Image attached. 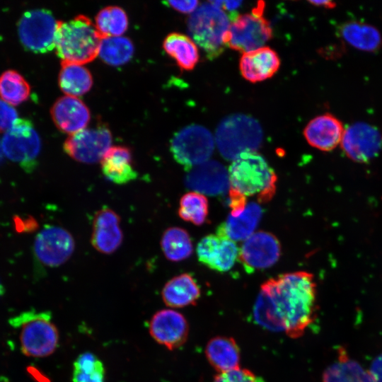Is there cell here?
<instances>
[{
  "mask_svg": "<svg viewBox=\"0 0 382 382\" xmlns=\"http://www.w3.org/2000/svg\"><path fill=\"white\" fill-rule=\"evenodd\" d=\"M323 382H374L370 372L340 350L336 362L326 369Z\"/></svg>",
  "mask_w": 382,
  "mask_h": 382,
  "instance_id": "28",
  "label": "cell"
},
{
  "mask_svg": "<svg viewBox=\"0 0 382 382\" xmlns=\"http://www.w3.org/2000/svg\"><path fill=\"white\" fill-rule=\"evenodd\" d=\"M92 85L91 74L83 65L62 62L59 86L66 96L78 97L83 95Z\"/></svg>",
  "mask_w": 382,
  "mask_h": 382,
  "instance_id": "29",
  "label": "cell"
},
{
  "mask_svg": "<svg viewBox=\"0 0 382 382\" xmlns=\"http://www.w3.org/2000/svg\"><path fill=\"white\" fill-rule=\"evenodd\" d=\"M174 10L183 13L192 14L199 6V1H168L166 2Z\"/></svg>",
  "mask_w": 382,
  "mask_h": 382,
  "instance_id": "39",
  "label": "cell"
},
{
  "mask_svg": "<svg viewBox=\"0 0 382 382\" xmlns=\"http://www.w3.org/2000/svg\"><path fill=\"white\" fill-rule=\"evenodd\" d=\"M120 219L112 209L103 207L96 212L93 219L91 243L103 254L114 253L123 239L120 227Z\"/></svg>",
  "mask_w": 382,
  "mask_h": 382,
  "instance_id": "20",
  "label": "cell"
},
{
  "mask_svg": "<svg viewBox=\"0 0 382 382\" xmlns=\"http://www.w3.org/2000/svg\"><path fill=\"white\" fill-rule=\"evenodd\" d=\"M208 206V200L204 195L196 192H187L180 200L178 215L184 221L200 226L207 219Z\"/></svg>",
  "mask_w": 382,
  "mask_h": 382,
  "instance_id": "34",
  "label": "cell"
},
{
  "mask_svg": "<svg viewBox=\"0 0 382 382\" xmlns=\"http://www.w3.org/2000/svg\"><path fill=\"white\" fill-rule=\"evenodd\" d=\"M340 146L350 159L366 163L376 157L381 149L382 134L374 125L364 122H354L345 128Z\"/></svg>",
  "mask_w": 382,
  "mask_h": 382,
  "instance_id": "12",
  "label": "cell"
},
{
  "mask_svg": "<svg viewBox=\"0 0 382 382\" xmlns=\"http://www.w3.org/2000/svg\"><path fill=\"white\" fill-rule=\"evenodd\" d=\"M345 128L335 115L325 113L313 118L303 129V136L313 147L330 151L340 145Z\"/></svg>",
  "mask_w": 382,
  "mask_h": 382,
  "instance_id": "18",
  "label": "cell"
},
{
  "mask_svg": "<svg viewBox=\"0 0 382 382\" xmlns=\"http://www.w3.org/2000/svg\"><path fill=\"white\" fill-rule=\"evenodd\" d=\"M164 303L173 308L195 305L200 296V289L195 279L188 273L170 279L161 292Z\"/></svg>",
  "mask_w": 382,
  "mask_h": 382,
  "instance_id": "23",
  "label": "cell"
},
{
  "mask_svg": "<svg viewBox=\"0 0 382 382\" xmlns=\"http://www.w3.org/2000/svg\"><path fill=\"white\" fill-rule=\"evenodd\" d=\"M134 51L132 42L122 36L103 38L99 49V56L106 64L120 66L128 62Z\"/></svg>",
  "mask_w": 382,
  "mask_h": 382,
  "instance_id": "32",
  "label": "cell"
},
{
  "mask_svg": "<svg viewBox=\"0 0 382 382\" xmlns=\"http://www.w3.org/2000/svg\"><path fill=\"white\" fill-rule=\"evenodd\" d=\"M30 88L25 79L17 71L8 70L0 76V97L11 105H17L26 100Z\"/></svg>",
  "mask_w": 382,
  "mask_h": 382,
  "instance_id": "33",
  "label": "cell"
},
{
  "mask_svg": "<svg viewBox=\"0 0 382 382\" xmlns=\"http://www.w3.org/2000/svg\"><path fill=\"white\" fill-rule=\"evenodd\" d=\"M75 242L66 229L55 226L45 227L36 236L34 252L38 260L49 267L67 261L74 253Z\"/></svg>",
  "mask_w": 382,
  "mask_h": 382,
  "instance_id": "13",
  "label": "cell"
},
{
  "mask_svg": "<svg viewBox=\"0 0 382 382\" xmlns=\"http://www.w3.org/2000/svg\"><path fill=\"white\" fill-rule=\"evenodd\" d=\"M309 3L316 6H320L325 8H333L336 6V4L332 1H310Z\"/></svg>",
  "mask_w": 382,
  "mask_h": 382,
  "instance_id": "41",
  "label": "cell"
},
{
  "mask_svg": "<svg viewBox=\"0 0 382 382\" xmlns=\"http://www.w3.org/2000/svg\"><path fill=\"white\" fill-rule=\"evenodd\" d=\"M1 146L8 159L25 168H31L40 154L41 140L29 120L18 119L4 133Z\"/></svg>",
  "mask_w": 382,
  "mask_h": 382,
  "instance_id": "10",
  "label": "cell"
},
{
  "mask_svg": "<svg viewBox=\"0 0 382 382\" xmlns=\"http://www.w3.org/2000/svg\"><path fill=\"white\" fill-rule=\"evenodd\" d=\"M102 39L91 20L79 15L59 21L54 48L62 62L83 65L98 55Z\"/></svg>",
  "mask_w": 382,
  "mask_h": 382,
  "instance_id": "2",
  "label": "cell"
},
{
  "mask_svg": "<svg viewBox=\"0 0 382 382\" xmlns=\"http://www.w3.org/2000/svg\"><path fill=\"white\" fill-rule=\"evenodd\" d=\"M205 353L209 362L219 373L239 367L240 349L231 337L217 336L211 339Z\"/></svg>",
  "mask_w": 382,
  "mask_h": 382,
  "instance_id": "25",
  "label": "cell"
},
{
  "mask_svg": "<svg viewBox=\"0 0 382 382\" xmlns=\"http://www.w3.org/2000/svg\"><path fill=\"white\" fill-rule=\"evenodd\" d=\"M96 28L102 38L121 36L128 28V17L122 8L109 6L96 16Z\"/></svg>",
  "mask_w": 382,
  "mask_h": 382,
  "instance_id": "31",
  "label": "cell"
},
{
  "mask_svg": "<svg viewBox=\"0 0 382 382\" xmlns=\"http://www.w3.org/2000/svg\"><path fill=\"white\" fill-rule=\"evenodd\" d=\"M47 311H25L11 318L10 324L19 329L22 352L32 357L52 354L58 346L59 333Z\"/></svg>",
  "mask_w": 382,
  "mask_h": 382,
  "instance_id": "6",
  "label": "cell"
},
{
  "mask_svg": "<svg viewBox=\"0 0 382 382\" xmlns=\"http://www.w3.org/2000/svg\"><path fill=\"white\" fill-rule=\"evenodd\" d=\"M4 288L3 286L0 282V296L3 294Z\"/></svg>",
  "mask_w": 382,
  "mask_h": 382,
  "instance_id": "43",
  "label": "cell"
},
{
  "mask_svg": "<svg viewBox=\"0 0 382 382\" xmlns=\"http://www.w3.org/2000/svg\"><path fill=\"white\" fill-rule=\"evenodd\" d=\"M262 215V208L255 202L248 203L238 216L229 215L220 226L228 238L233 241L246 240L256 228Z\"/></svg>",
  "mask_w": 382,
  "mask_h": 382,
  "instance_id": "27",
  "label": "cell"
},
{
  "mask_svg": "<svg viewBox=\"0 0 382 382\" xmlns=\"http://www.w3.org/2000/svg\"><path fill=\"white\" fill-rule=\"evenodd\" d=\"M270 294L275 313L288 336L298 338L316 316V285L312 274L299 271L271 278L262 284Z\"/></svg>",
  "mask_w": 382,
  "mask_h": 382,
  "instance_id": "1",
  "label": "cell"
},
{
  "mask_svg": "<svg viewBox=\"0 0 382 382\" xmlns=\"http://www.w3.org/2000/svg\"><path fill=\"white\" fill-rule=\"evenodd\" d=\"M239 250L235 241L227 237L219 226L216 234L201 239L197 247L199 261L219 272L230 270L238 258Z\"/></svg>",
  "mask_w": 382,
  "mask_h": 382,
  "instance_id": "15",
  "label": "cell"
},
{
  "mask_svg": "<svg viewBox=\"0 0 382 382\" xmlns=\"http://www.w3.org/2000/svg\"><path fill=\"white\" fill-rule=\"evenodd\" d=\"M112 134L105 125L85 128L69 135L64 144V151L71 158L83 163L100 161L110 148Z\"/></svg>",
  "mask_w": 382,
  "mask_h": 382,
  "instance_id": "11",
  "label": "cell"
},
{
  "mask_svg": "<svg viewBox=\"0 0 382 382\" xmlns=\"http://www.w3.org/2000/svg\"><path fill=\"white\" fill-rule=\"evenodd\" d=\"M340 34L343 40L360 51L374 52L382 45L379 30L374 25L357 21H351L342 25Z\"/></svg>",
  "mask_w": 382,
  "mask_h": 382,
  "instance_id": "24",
  "label": "cell"
},
{
  "mask_svg": "<svg viewBox=\"0 0 382 382\" xmlns=\"http://www.w3.org/2000/svg\"><path fill=\"white\" fill-rule=\"evenodd\" d=\"M231 215H240L246 207V197L241 193L229 188Z\"/></svg>",
  "mask_w": 382,
  "mask_h": 382,
  "instance_id": "38",
  "label": "cell"
},
{
  "mask_svg": "<svg viewBox=\"0 0 382 382\" xmlns=\"http://www.w3.org/2000/svg\"><path fill=\"white\" fill-rule=\"evenodd\" d=\"M214 382H262L252 371L240 367L224 373H219Z\"/></svg>",
  "mask_w": 382,
  "mask_h": 382,
  "instance_id": "36",
  "label": "cell"
},
{
  "mask_svg": "<svg viewBox=\"0 0 382 382\" xmlns=\"http://www.w3.org/2000/svg\"><path fill=\"white\" fill-rule=\"evenodd\" d=\"M279 66V55L269 47L243 54L239 62L242 76L252 83L271 78L278 71Z\"/></svg>",
  "mask_w": 382,
  "mask_h": 382,
  "instance_id": "21",
  "label": "cell"
},
{
  "mask_svg": "<svg viewBox=\"0 0 382 382\" xmlns=\"http://www.w3.org/2000/svg\"><path fill=\"white\" fill-rule=\"evenodd\" d=\"M281 255L280 243L266 231L252 234L239 250L238 259L248 272L264 270L274 265Z\"/></svg>",
  "mask_w": 382,
  "mask_h": 382,
  "instance_id": "14",
  "label": "cell"
},
{
  "mask_svg": "<svg viewBox=\"0 0 382 382\" xmlns=\"http://www.w3.org/2000/svg\"><path fill=\"white\" fill-rule=\"evenodd\" d=\"M18 119L16 109L0 99V132H6Z\"/></svg>",
  "mask_w": 382,
  "mask_h": 382,
  "instance_id": "37",
  "label": "cell"
},
{
  "mask_svg": "<svg viewBox=\"0 0 382 382\" xmlns=\"http://www.w3.org/2000/svg\"><path fill=\"white\" fill-rule=\"evenodd\" d=\"M102 361L91 352L80 354L74 363L73 382H105Z\"/></svg>",
  "mask_w": 382,
  "mask_h": 382,
  "instance_id": "35",
  "label": "cell"
},
{
  "mask_svg": "<svg viewBox=\"0 0 382 382\" xmlns=\"http://www.w3.org/2000/svg\"><path fill=\"white\" fill-rule=\"evenodd\" d=\"M100 163L105 178L116 184H126L137 178V173L132 163V153L127 147H110Z\"/></svg>",
  "mask_w": 382,
  "mask_h": 382,
  "instance_id": "22",
  "label": "cell"
},
{
  "mask_svg": "<svg viewBox=\"0 0 382 382\" xmlns=\"http://www.w3.org/2000/svg\"><path fill=\"white\" fill-rule=\"evenodd\" d=\"M263 7L262 2L250 13L238 15L231 21L228 47L242 54L265 47L272 37V30L262 16Z\"/></svg>",
  "mask_w": 382,
  "mask_h": 382,
  "instance_id": "7",
  "label": "cell"
},
{
  "mask_svg": "<svg viewBox=\"0 0 382 382\" xmlns=\"http://www.w3.org/2000/svg\"><path fill=\"white\" fill-rule=\"evenodd\" d=\"M161 245L166 257L173 262L187 259L193 251L189 233L179 227H170L166 229L162 236Z\"/></svg>",
  "mask_w": 382,
  "mask_h": 382,
  "instance_id": "30",
  "label": "cell"
},
{
  "mask_svg": "<svg viewBox=\"0 0 382 382\" xmlns=\"http://www.w3.org/2000/svg\"><path fill=\"white\" fill-rule=\"evenodd\" d=\"M214 137L202 125H190L178 131L170 141L175 161L186 169H192L207 161L213 154Z\"/></svg>",
  "mask_w": 382,
  "mask_h": 382,
  "instance_id": "8",
  "label": "cell"
},
{
  "mask_svg": "<svg viewBox=\"0 0 382 382\" xmlns=\"http://www.w3.org/2000/svg\"><path fill=\"white\" fill-rule=\"evenodd\" d=\"M163 48L183 70L193 69L199 62L198 46L186 35L180 33L168 34L163 40Z\"/></svg>",
  "mask_w": 382,
  "mask_h": 382,
  "instance_id": "26",
  "label": "cell"
},
{
  "mask_svg": "<svg viewBox=\"0 0 382 382\" xmlns=\"http://www.w3.org/2000/svg\"><path fill=\"white\" fill-rule=\"evenodd\" d=\"M52 118L57 128L69 135L86 128L91 119L88 108L78 97L64 96L51 108Z\"/></svg>",
  "mask_w": 382,
  "mask_h": 382,
  "instance_id": "19",
  "label": "cell"
},
{
  "mask_svg": "<svg viewBox=\"0 0 382 382\" xmlns=\"http://www.w3.org/2000/svg\"><path fill=\"white\" fill-rule=\"evenodd\" d=\"M230 25L228 14L210 1L199 6L187 20L189 37L210 59L219 57L228 47Z\"/></svg>",
  "mask_w": 382,
  "mask_h": 382,
  "instance_id": "4",
  "label": "cell"
},
{
  "mask_svg": "<svg viewBox=\"0 0 382 382\" xmlns=\"http://www.w3.org/2000/svg\"><path fill=\"white\" fill-rule=\"evenodd\" d=\"M230 189L246 196L258 195L261 202L274 195L277 175L266 160L257 152L239 155L228 168Z\"/></svg>",
  "mask_w": 382,
  "mask_h": 382,
  "instance_id": "3",
  "label": "cell"
},
{
  "mask_svg": "<svg viewBox=\"0 0 382 382\" xmlns=\"http://www.w3.org/2000/svg\"><path fill=\"white\" fill-rule=\"evenodd\" d=\"M59 21L45 9L27 11L18 24V32L22 45L28 50L45 53L55 47V40Z\"/></svg>",
  "mask_w": 382,
  "mask_h": 382,
  "instance_id": "9",
  "label": "cell"
},
{
  "mask_svg": "<svg viewBox=\"0 0 382 382\" xmlns=\"http://www.w3.org/2000/svg\"><path fill=\"white\" fill-rule=\"evenodd\" d=\"M149 332L158 343L173 350L186 342L189 326L183 314L174 310L163 309L152 316Z\"/></svg>",
  "mask_w": 382,
  "mask_h": 382,
  "instance_id": "16",
  "label": "cell"
},
{
  "mask_svg": "<svg viewBox=\"0 0 382 382\" xmlns=\"http://www.w3.org/2000/svg\"><path fill=\"white\" fill-rule=\"evenodd\" d=\"M185 184L194 192L210 196L224 194L230 188L228 173L216 161H207L190 170Z\"/></svg>",
  "mask_w": 382,
  "mask_h": 382,
  "instance_id": "17",
  "label": "cell"
},
{
  "mask_svg": "<svg viewBox=\"0 0 382 382\" xmlns=\"http://www.w3.org/2000/svg\"><path fill=\"white\" fill-rule=\"evenodd\" d=\"M263 139L257 120L245 114H233L223 119L215 132V144L220 154L233 161L245 152H256Z\"/></svg>",
  "mask_w": 382,
  "mask_h": 382,
  "instance_id": "5",
  "label": "cell"
},
{
  "mask_svg": "<svg viewBox=\"0 0 382 382\" xmlns=\"http://www.w3.org/2000/svg\"><path fill=\"white\" fill-rule=\"evenodd\" d=\"M3 161V150L1 146V142L0 141V163Z\"/></svg>",
  "mask_w": 382,
  "mask_h": 382,
  "instance_id": "42",
  "label": "cell"
},
{
  "mask_svg": "<svg viewBox=\"0 0 382 382\" xmlns=\"http://www.w3.org/2000/svg\"><path fill=\"white\" fill-rule=\"evenodd\" d=\"M369 372L374 382H382V355L373 361Z\"/></svg>",
  "mask_w": 382,
  "mask_h": 382,
  "instance_id": "40",
  "label": "cell"
}]
</instances>
